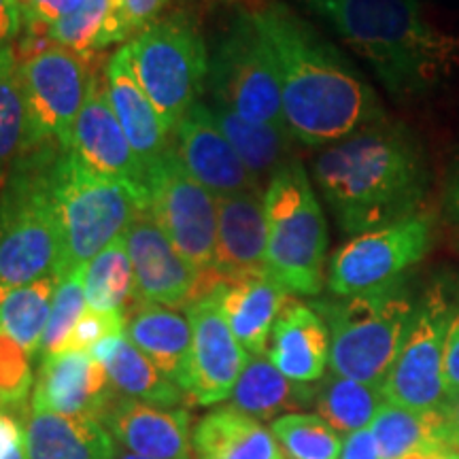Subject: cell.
<instances>
[{"instance_id": "43", "label": "cell", "mask_w": 459, "mask_h": 459, "mask_svg": "<svg viewBox=\"0 0 459 459\" xmlns=\"http://www.w3.org/2000/svg\"><path fill=\"white\" fill-rule=\"evenodd\" d=\"M443 220L451 237L459 245V153L449 166L443 192Z\"/></svg>"}, {"instance_id": "13", "label": "cell", "mask_w": 459, "mask_h": 459, "mask_svg": "<svg viewBox=\"0 0 459 459\" xmlns=\"http://www.w3.org/2000/svg\"><path fill=\"white\" fill-rule=\"evenodd\" d=\"M28 111L32 126V147L54 145L68 152L79 113L88 99V60L65 48H54L20 60Z\"/></svg>"}, {"instance_id": "37", "label": "cell", "mask_w": 459, "mask_h": 459, "mask_svg": "<svg viewBox=\"0 0 459 459\" xmlns=\"http://www.w3.org/2000/svg\"><path fill=\"white\" fill-rule=\"evenodd\" d=\"M85 308H88V300H85V268H82V271L65 274L56 287L54 304H51L39 358L43 359L48 355L65 351L68 338H71L74 325L82 319Z\"/></svg>"}, {"instance_id": "14", "label": "cell", "mask_w": 459, "mask_h": 459, "mask_svg": "<svg viewBox=\"0 0 459 459\" xmlns=\"http://www.w3.org/2000/svg\"><path fill=\"white\" fill-rule=\"evenodd\" d=\"M192 325V366H189L187 398L192 404L213 406L228 400L249 353L230 330L223 317L217 285L209 294L187 304Z\"/></svg>"}, {"instance_id": "45", "label": "cell", "mask_w": 459, "mask_h": 459, "mask_svg": "<svg viewBox=\"0 0 459 459\" xmlns=\"http://www.w3.org/2000/svg\"><path fill=\"white\" fill-rule=\"evenodd\" d=\"M22 15L20 0H0V49L9 48V43L20 34Z\"/></svg>"}, {"instance_id": "28", "label": "cell", "mask_w": 459, "mask_h": 459, "mask_svg": "<svg viewBox=\"0 0 459 459\" xmlns=\"http://www.w3.org/2000/svg\"><path fill=\"white\" fill-rule=\"evenodd\" d=\"M230 406L245 415L264 421L287 415L315 402V387L308 383H296L274 368L266 355H249V361L240 372L237 385L230 394Z\"/></svg>"}, {"instance_id": "7", "label": "cell", "mask_w": 459, "mask_h": 459, "mask_svg": "<svg viewBox=\"0 0 459 459\" xmlns=\"http://www.w3.org/2000/svg\"><path fill=\"white\" fill-rule=\"evenodd\" d=\"M51 194L62 243L60 279L82 271L113 240L122 238L143 211L128 189L91 172L71 149L57 153Z\"/></svg>"}, {"instance_id": "21", "label": "cell", "mask_w": 459, "mask_h": 459, "mask_svg": "<svg viewBox=\"0 0 459 459\" xmlns=\"http://www.w3.org/2000/svg\"><path fill=\"white\" fill-rule=\"evenodd\" d=\"M105 91L108 107L119 126H122L126 139L132 152L149 170L166 156L170 145V130L166 128L162 117L149 100L145 90L141 88L139 79L132 71L128 49L119 48L108 60L105 71Z\"/></svg>"}, {"instance_id": "12", "label": "cell", "mask_w": 459, "mask_h": 459, "mask_svg": "<svg viewBox=\"0 0 459 459\" xmlns=\"http://www.w3.org/2000/svg\"><path fill=\"white\" fill-rule=\"evenodd\" d=\"M453 313L445 283H434L419 300L409 336L381 385L389 404L411 411L443 409L445 342Z\"/></svg>"}, {"instance_id": "11", "label": "cell", "mask_w": 459, "mask_h": 459, "mask_svg": "<svg viewBox=\"0 0 459 459\" xmlns=\"http://www.w3.org/2000/svg\"><path fill=\"white\" fill-rule=\"evenodd\" d=\"M147 211L200 277L213 271L217 198L189 175L175 147L149 170Z\"/></svg>"}, {"instance_id": "25", "label": "cell", "mask_w": 459, "mask_h": 459, "mask_svg": "<svg viewBox=\"0 0 459 459\" xmlns=\"http://www.w3.org/2000/svg\"><path fill=\"white\" fill-rule=\"evenodd\" d=\"M24 434L28 459H113L119 449L100 419L57 415L37 404Z\"/></svg>"}, {"instance_id": "19", "label": "cell", "mask_w": 459, "mask_h": 459, "mask_svg": "<svg viewBox=\"0 0 459 459\" xmlns=\"http://www.w3.org/2000/svg\"><path fill=\"white\" fill-rule=\"evenodd\" d=\"M100 421L119 449L145 459H192V417L179 406L115 395Z\"/></svg>"}, {"instance_id": "30", "label": "cell", "mask_w": 459, "mask_h": 459, "mask_svg": "<svg viewBox=\"0 0 459 459\" xmlns=\"http://www.w3.org/2000/svg\"><path fill=\"white\" fill-rule=\"evenodd\" d=\"M211 108L215 124L220 126L223 136L243 160V164L251 170L257 181H271L277 170L291 162V141L294 136L290 130L274 128V126L255 124L249 119L240 117L226 107L215 105V102L204 100Z\"/></svg>"}, {"instance_id": "38", "label": "cell", "mask_w": 459, "mask_h": 459, "mask_svg": "<svg viewBox=\"0 0 459 459\" xmlns=\"http://www.w3.org/2000/svg\"><path fill=\"white\" fill-rule=\"evenodd\" d=\"M30 355L0 328V411L28 421L34 377Z\"/></svg>"}, {"instance_id": "34", "label": "cell", "mask_w": 459, "mask_h": 459, "mask_svg": "<svg viewBox=\"0 0 459 459\" xmlns=\"http://www.w3.org/2000/svg\"><path fill=\"white\" fill-rule=\"evenodd\" d=\"M85 300L88 308L102 313H126L128 302L136 300L134 271L124 237L85 266Z\"/></svg>"}, {"instance_id": "29", "label": "cell", "mask_w": 459, "mask_h": 459, "mask_svg": "<svg viewBox=\"0 0 459 459\" xmlns=\"http://www.w3.org/2000/svg\"><path fill=\"white\" fill-rule=\"evenodd\" d=\"M368 428L381 459H404L417 451L453 446L449 419L443 409L411 411L385 402Z\"/></svg>"}, {"instance_id": "23", "label": "cell", "mask_w": 459, "mask_h": 459, "mask_svg": "<svg viewBox=\"0 0 459 459\" xmlns=\"http://www.w3.org/2000/svg\"><path fill=\"white\" fill-rule=\"evenodd\" d=\"M223 317L230 330L249 355H266L279 313L290 300L268 273L247 274L217 285Z\"/></svg>"}, {"instance_id": "5", "label": "cell", "mask_w": 459, "mask_h": 459, "mask_svg": "<svg viewBox=\"0 0 459 459\" xmlns=\"http://www.w3.org/2000/svg\"><path fill=\"white\" fill-rule=\"evenodd\" d=\"M417 304L404 279L368 294L315 302L330 332L332 372L381 387L409 336Z\"/></svg>"}, {"instance_id": "32", "label": "cell", "mask_w": 459, "mask_h": 459, "mask_svg": "<svg viewBox=\"0 0 459 459\" xmlns=\"http://www.w3.org/2000/svg\"><path fill=\"white\" fill-rule=\"evenodd\" d=\"M385 404L381 387L353 378L325 375L315 387V415H319L338 434H353L368 428L381 406Z\"/></svg>"}, {"instance_id": "10", "label": "cell", "mask_w": 459, "mask_h": 459, "mask_svg": "<svg viewBox=\"0 0 459 459\" xmlns=\"http://www.w3.org/2000/svg\"><path fill=\"white\" fill-rule=\"evenodd\" d=\"M434 220L426 213L358 234L332 255L325 283L334 296H358L398 283L429 254Z\"/></svg>"}, {"instance_id": "26", "label": "cell", "mask_w": 459, "mask_h": 459, "mask_svg": "<svg viewBox=\"0 0 459 459\" xmlns=\"http://www.w3.org/2000/svg\"><path fill=\"white\" fill-rule=\"evenodd\" d=\"M198 459H285L271 429L232 406L211 411L192 429Z\"/></svg>"}, {"instance_id": "36", "label": "cell", "mask_w": 459, "mask_h": 459, "mask_svg": "<svg viewBox=\"0 0 459 459\" xmlns=\"http://www.w3.org/2000/svg\"><path fill=\"white\" fill-rule=\"evenodd\" d=\"M111 0H88L71 17L48 28L49 39L57 48L90 60L96 51L107 49V22Z\"/></svg>"}, {"instance_id": "24", "label": "cell", "mask_w": 459, "mask_h": 459, "mask_svg": "<svg viewBox=\"0 0 459 459\" xmlns=\"http://www.w3.org/2000/svg\"><path fill=\"white\" fill-rule=\"evenodd\" d=\"M126 336L175 385L187 394L192 366V325L187 315L152 302H136L126 311Z\"/></svg>"}, {"instance_id": "17", "label": "cell", "mask_w": 459, "mask_h": 459, "mask_svg": "<svg viewBox=\"0 0 459 459\" xmlns=\"http://www.w3.org/2000/svg\"><path fill=\"white\" fill-rule=\"evenodd\" d=\"M124 238L134 271L136 302L177 308L194 300L200 274L175 249L147 209L132 220Z\"/></svg>"}, {"instance_id": "49", "label": "cell", "mask_w": 459, "mask_h": 459, "mask_svg": "<svg viewBox=\"0 0 459 459\" xmlns=\"http://www.w3.org/2000/svg\"><path fill=\"white\" fill-rule=\"evenodd\" d=\"M113 459H145V457H139V455H134V453H128V451H124V449H117V453H115Z\"/></svg>"}, {"instance_id": "41", "label": "cell", "mask_w": 459, "mask_h": 459, "mask_svg": "<svg viewBox=\"0 0 459 459\" xmlns=\"http://www.w3.org/2000/svg\"><path fill=\"white\" fill-rule=\"evenodd\" d=\"M169 3L170 0H119L130 34H139L143 28L153 24Z\"/></svg>"}, {"instance_id": "27", "label": "cell", "mask_w": 459, "mask_h": 459, "mask_svg": "<svg viewBox=\"0 0 459 459\" xmlns=\"http://www.w3.org/2000/svg\"><path fill=\"white\" fill-rule=\"evenodd\" d=\"M90 353L105 366L108 381L119 395L160 406H179L186 398L183 389L132 344L126 332L105 338Z\"/></svg>"}, {"instance_id": "22", "label": "cell", "mask_w": 459, "mask_h": 459, "mask_svg": "<svg viewBox=\"0 0 459 459\" xmlns=\"http://www.w3.org/2000/svg\"><path fill=\"white\" fill-rule=\"evenodd\" d=\"M266 355L291 381H319L330 366L328 325L313 307L290 298L274 321Z\"/></svg>"}, {"instance_id": "9", "label": "cell", "mask_w": 459, "mask_h": 459, "mask_svg": "<svg viewBox=\"0 0 459 459\" xmlns=\"http://www.w3.org/2000/svg\"><path fill=\"white\" fill-rule=\"evenodd\" d=\"M206 94L249 122L287 130L273 54L245 4L209 54Z\"/></svg>"}, {"instance_id": "6", "label": "cell", "mask_w": 459, "mask_h": 459, "mask_svg": "<svg viewBox=\"0 0 459 459\" xmlns=\"http://www.w3.org/2000/svg\"><path fill=\"white\" fill-rule=\"evenodd\" d=\"M266 273L298 296H317L325 283L330 232L307 169L291 160L264 187Z\"/></svg>"}, {"instance_id": "42", "label": "cell", "mask_w": 459, "mask_h": 459, "mask_svg": "<svg viewBox=\"0 0 459 459\" xmlns=\"http://www.w3.org/2000/svg\"><path fill=\"white\" fill-rule=\"evenodd\" d=\"M443 375H445L446 400L455 398V395H459V308L453 313L449 332H446Z\"/></svg>"}, {"instance_id": "2", "label": "cell", "mask_w": 459, "mask_h": 459, "mask_svg": "<svg viewBox=\"0 0 459 459\" xmlns=\"http://www.w3.org/2000/svg\"><path fill=\"white\" fill-rule=\"evenodd\" d=\"M313 179L342 232L358 237L417 215L432 175L421 139L385 115L321 147Z\"/></svg>"}, {"instance_id": "1", "label": "cell", "mask_w": 459, "mask_h": 459, "mask_svg": "<svg viewBox=\"0 0 459 459\" xmlns=\"http://www.w3.org/2000/svg\"><path fill=\"white\" fill-rule=\"evenodd\" d=\"M271 49L294 141L325 147L385 117L377 91L330 41L281 0L245 3Z\"/></svg>"}, {"instance_id": "51", "label": "cell", "mask_w": 459, "mask_h": 459, "mask_svg": "<svg viewBox=\"0 0 459 459\" xmlns=\"http://www.w3.org/2000/svg\"><path fill=\"white\" fill-rule=\"evenodd\" d=\"M455 451H459V445H457V446H455Z\"/></svg>"}, {"instance_id": "50", "label": "cell", "mask_w": 459, "mask_h": 459, "mask_svg": "<svg viewBox=\"0 0 459 459\" xmlns=\"http://www.w3.org/2000/svg\"><path fill=\"white\" fill-rule=\"evenodd\" d=\"M451 459H459V451L453 449V453H451Z\"/></svg>"}, {"instance_id": "39", "label": "cell", "mask_w": 459, "mask_h": 459, "mask_svg": "<svg viewBox=\"0 0 459 459\" xmlns=\"http://www.w3.org/2000/svg\"><path fill=\"white\" fill-rule=\"evenodd\" d=\"M126 330V313H102L85 308L82 319L74 325L65 351H91L100 341L122 334Z\"/></svg>"}, {"instance_id": "3", "label": "cell", "mask_w": 459, "mask_h": 459, "mask_svg": "<svg viewBox=\"0 0 459 459\" xmlns=\"http://www.w3.org/2000/svg\"><path fill=\"white\" fill-rule=\"evenodd\" d=\"M366 60L395 100L432 94L459 71V37L419 0H300Z\"/></svg>"}, {"instance_id": "48", "label": "cell", "mask_w": 459, "mask_h": 459, "mask_svg": "<svg viewBox=\"0 0 459 459\" xmlns=\"http://www.w3.org/2000/svg\"><path fill=\"white\" fill-rule=\"evenodd\" d=\"M3 459H28V455H26V440L22 445H17L13 451L9 453V455H4Z\"/></svg>"}, {"instance_id": "20", "label": "cell", "mask_w": 459, "mask_h": 459, "mask_svg": "<svg viewBox=\"0 0 459 459\" xmlns=\"http://www.w3.org/2000/svg\"><path fill=\"white\" fill-rule=\"evenodd\" d=\"M115 398L105 366L90 351H60L41 359L30 404L66 417L100 419Z\"/></svg>"}, {"instance_id": "47", "label": "cell", "mask_w": 459, "mask_h": 459, "mask_svg": "<svg viewBox=\"0 0 459 459\" xmlns=\"http://www.w3.org/2000/svg\"><path fill=\"white\" fill-rule=\"evenodd\" d=\"M451 453H453V446H449V449L417 451V453H411V455H406L404 459H451Z\"/></svg>"}, {"instance_id": "35", "label": "cell", "mask_w": 459, "mask_h": 459, "mask_svg": "<svg viewBox=\"0 0 459 459\" xmlns=\"http://www.w3.org/2000/svg\"><path fill=\"white\" fill-rule=\"evenodd\" d=\"M271 432L287 459H338L342 438L319 415L287 412L273 421Z\"/></svg>"}, {"instance_id": "40", "label": "cell", "mask_w": 459, "mask_h": 459, "mask_svg": "<svg viewBox=\"0 0 459 459\" xmlns=\"http://www.w3.org/2000/svg\"><path fill=\"white\" fill-rule=\"evenodd\" d=\"M88 0H20V7L26 24L51 28L71 17Z\"/></svg>"}, {"instance_id": "18", "label": "cell", "mask_w": 459, "mask_h": 459, "mask_svg": "<svg viewBox=\"0 0 459 459\" xmlns=\"http://www.w3.org/2000/svg\"><path fill=\"white\" fill-rule=\"evenodd\" d=\"M175 152L189 175L215 198L262 187L215 124L211 108L198 100L172 130Z\"/></svg>"}, {"instance_id": "8", "label": "cell", "mask_w": 459, "mask_h": 459, "mask_svg": "<svg viewBox=\"0 0 459 459\" xmlns=\"http://www.w3.org/2000/svg\"><path fill=\"white\" fill-rule=\"evenodd\" d=\"M126 49L141 88L172 134L206 90L209 51L198 28L186 15L158 17Z\"/></svg>"}, {"instance_id": "33", "label": "cell", "mask_w": 459, "mask_h": 459, "mask_svg": "<svg viewBox=\"0 0 459 459\" xmlns=\"http://www.w3.org/2000/svg\"><path fill=\"white\" fill-rule=\"evenodd\" d=\"M57 283L60 274L54 273L11 291L0 302V328L30 355V359L41 355L43 334L48 328Z\"/></svg>"}, {"instance_id": "46", "label": "cell", "mask_w": 459, "mask_h": 459, "mask_svg": "<svg viewBox=\"0 0 459 459\" xmlns=\"http://www.w3.org/2000/svg\"><path fill=\"white\" fill-rule=\"evenodd\" d=\"M446 419H449V428L453 436V449L459 445V395L455 398H449L443 406Z\"/></svg>"}, {"instance_id": "44", "label": "cell", "mask_w": 459, "mask_h": 459, "mask_svg": "<svg viewBox=\"0 0 459 459\" xmlns=\"http://www.w3.org/2000/svg\"><path fill=\"white\" fill-rule=\"evenodd\" d=\"M338 459H381V453H378L377 440L372 436L370 428L344 436L342 451Z\"/></svg>"}, {"instance_id": "16", "label": "cell", "mask_w": 459, "mask_h": 459, "mask_svg": "<svg viewBox=\"0 0 459 459\" xmlns=\"http://www.w3.org/2000/svg\"><path fill=\"white\" fill-rule=\"evenodd\" d=\"M217 251L213 271L198 279L196 296L247 274L266 273V204L264 187L217 198Z\"/></svg>"}, {"instance_id": "4", "label": "cell", "mask_w": 459, "mask_h": 459, "mask_svg": "<svg viewBox=\"0 0 459 459\" xmlns=\"http://www.w3.org/2000/svg\"><path fill=\"white\" fill-rule=\"evenodd\" d=\"M56 158L49 145L24 156L0 194V302L60 268V226L51 194Z\"/></svg>"}, {"instance_id": "15", "label": "cell", "mask_w": 459, "mask_h": 459, "mask_svg": "<svg viewBox=\"0 0 459 459\" xmlns=\"http://www.w3.org/2000/svg\"><path fill=\"white\" fill-rule=\"evenodd\" d=\"M71 152L102 179L128 189L143 211L149 204V175L132 152L122 126L108 107L105 79L91 77L88 99L73 130Z\"/></svg>"}, {"instance_id": "31", "label": "cell", "mask_w": 459, "mask_h": 459, "mask_svg": "<svg viewBox=\"0 0 459 459\" xmlns=\"http://www.w3.org/2000/svg\"><path fill=\"white\" fill-rule=\"evenodd\" d=\"M32 147L30 111H28L20 60L13 48L0 49V181Z\"/></svg>"}]
</instances>
